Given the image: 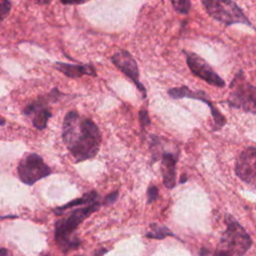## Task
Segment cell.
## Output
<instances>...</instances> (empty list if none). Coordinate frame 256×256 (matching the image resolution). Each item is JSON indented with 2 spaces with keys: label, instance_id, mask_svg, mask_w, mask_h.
I'll return each mask as SVG.
<instances>
[{
  "label": "cell",
  "instance_id": "26",
  "mask_svg": "<svg viewBox=\"0 0 256 256\" xmlns=\"http://www.w3.org/2000/svg\"><path fill=\"white\" fill-rule=\"evenodd\" d=\"M4 124H5V119L0 116V125H4Z\"/></svg>",
  "mask_w": 256,
  "mask_h": 256
},
{
  "label": "cell",
  "instance_id": "14",
  "mask_svg": "<svg viewBox=\"0 0 256 256\" xmlns=\"http://www.w3.org/2000/svg\"><path fill=\"white\" fill-rule=\"evenodd\" d=\"M97 197H98V194H97L96 191H90V192L86 193L85 195H83V197H81V198L74 199V200L68 202L67 204H65L63 206L55 208L53 210V212L56 215H60V213H63V211H65L68 208H71V207H74V206H78V205H83V204H91L93 202H96Z\"/></svg>",
  "mask_w": 256,
  "mask_h": 256
},
{
  "label": "cell",
  "instance_id": "22",
  "mask_svg": "<svg viewBox=\"0 0 256 256\" xmlns=\"http://www.w3.org/2000/svg\"><path fill=\"white\" fill-rule=\"evenodd\" d=\"M88 0H61L63 4H81Z\"/></svg>",
  "mask_w": 256,
  "mask_h": 256
},
{
  "label": "cell",
  "instance_id": "20",
  "mask_svg": "<svg viewBox=\"0 0 256 256\" xmlns=\"http://www.w3.org/2000/svg\"><path fill=\"white\" fill-rule=\"evenodd\" d=\"M139 120H140V124L142 126V128H144L145 126L150 124V119L148 116V112L145 109L140 110L139 112Z\"/></svg>",
  "mask_w": 256,
  "mask_h": 256
},
{
  "label": "cell",
  "instance_id": "24",
  "mask_svg": "<svg viewBox=\"0 0 256 256\" xmlns=\"http://www.w3.org/2000/svg\"><path fill=\"white\" fill-rule=\"evenodd\" d=\"M0 256H8V250L0 247Z\"/></svg>",
  "mask_w": 256,
  "mask_h": 256
},
{
  "label": "cell",
  "instance_id": "7",
  "mask_svg": "<svg viewBox=\"0 0 256 256\" xmlns=\"http://www.w3.org/2000/svg\"><path fill=\"white\" fill-rule=\"evenodd\" d=\"M186 55V62L190 71L200 79L204 80L208 84L223 88L225 86V81L214 71L211 65L206 62L202 57L194 52L183 51Z\"/></svg>",
  "mask_w": 256,
  "mask_h": 256
},
{
  "label": "cell",
  "instance_id": "6",
  "mask_svg": "<svg viewBox=\"0 0 256 256\" xmlns=\"http://www.w3.org/2000/svg\"><path fill=\"white\" fill-rule=\"evenodd\" d=\"M51 173L50 167L46 165L42 157L36 153L26 155L18 164V176L20 180L27 185H33L38 180Z\"/></svg>",
  "mask_w": 256,
  "mask_h": 256
},
{
  "label": "cell",
  "instance_id": "17",
  "mask_svg": "<svg viewBox=\"0 0 256 256\" xmlns=\"http://www.w3.org/2000/svg\"><path fill=\"white\" fill-rule=\"evenodd\" d=\"M199 254H200V256H232L227 251H225L219 247H218V249H216L215 252H211L210 250H208L206 248H202L200 250Z\"/></svg>",
  "mask_w": 256,
  "mask_h": 256
},
{
  "label": "cell",
  "instance_id": "3",
  "mask_svg": "<svg viewBox=\"0 0 256 256\" xmlns=\"http://www.w3.org/2000/svg\"><path fill=\"white\" fill-rule=\"evenodd\" d=\"M226 229L219 242V248L232 256H243L251 247L252 239L246 230L230 215L226 218Z\"/></svg>",
  "mask_w": 256,
  "mask_h": 256
},
{
  "label": "cell",
  "instance_id": "2",
  "mask_svg": "<svg viewBox=\"0 0 256 256\" xmlns=\"http://www.w3.org/2000/svg\"><path fill=\"white\" fill-rule=\"evenodd\" d=\"M99 206L98 202H93L85 207L71 211L66 217L59 219L55 223V240L62 252L65 253L79 248L80 240L73 237L72 234L87 217L98 210Z\"/></svg>",
  "mask_w": 256,
  "mask_h": 256
},
{
  "label": "cell",
  "instance_id": "15",
  "mask_svg": "<svg viewBox=\"0 0 256 256\" xmlns=\"http://www.w3.org/2000/svg\"><path fill=\"white\" fill-rule=\"evenodd\" d=\"M151 227V232H148L146 234L147 238H152V239H164L166 236H173L176 237L174 233H172L166 226H161L156 223H152L150 225Z\"/></svg>",
  "mask_w": 256,
  "mask_h": 256
},
{
  "label": "cell",
  "instance_id": "10",
  "mask_svg": "<svg viewBox=\"0 0 256 256\" xmlns=\"http://www.w3.org/2000/svg\"><path fill=\"white\" fill-rule=\"evenodd\" d=\"M112 62L120 71H122L128 78H130L135 83L138 90L141 91L143 97L145 98L146 89L139 81L138 66L132 55L125 50H120L112 56Z\"/></svg>",
  "mask_w": 256,
  "mask_h": 256
},
{
  "label": "cell",
  "instance_id": "9",
  "mask_svg": "<svg viewBox=\"0 0 256 256\" xmlns=\"http://www.w3.org/2000/svg\"><path fill=\"white\" fill-rule=\"evenodd\" d=\"M235 172L242 181L256 186V147H248L239 154Z\"/></svg>",
  "mask_w": 256,
  "mask_h": 256
},
{
  "label": "cell",
  "instance_id": "5",
  "mask_svg": "<svg viewBox=\"0 0 256 256\" xmlns=\"http://www.w3.org/2000/svg\"><path fill=\"white\" fill-rule=\"evenodd\" d=\"M230 88L227 100L229 106L256 113V86L247 82L241 71L234 77Z\"/></svg>",
  "mask_w": 256,
  "mask_h": 256
},
{
  "label": "cell",
  "instance_id": "8",
  "mask_svg": "<svg viewBox=\"0 0 256 256\" xmlns=\"http://www.w3.org/2000/svg\"><path fill=\"white\" fill-rule=\"evenodd\" d=\"M168 95L173 99H182V98H191L195 100H199L207 104L210 108L211 115L213 117L215 128L214 130L221 129L225 123L226 119L225 117L220 113V111L214 107L212 102L209 100L208 96L203 91H192L187 86H181V87H174L168 90Z\"/></svg>",
  "mask_w": 256,
  "mask_h": 256
},
{
  "label": "cell",
  "instance_id": "13",
  "mask_svg": "<svg viewBox=\"0 0 256 256\" xmlns=\"http://www.w3.org/2000/svg\"><path fill=\"white\" fill-rule=\"evenodd\" d=\"M57 70L65 74L70 78H79L83 75L96 76V70L93 65H73L63 62H57L55 64Z\"/></svg>",
  "mask_w": 256,
  "mask_h": 256
},
{
  "label": "cell",
  "instance_id": "23",
  "mask_svg": "<svg viewBox=\"0 0 256 256\" xmlns=\"http://www.w3.org/2000/svg\"><path fill=\"white\" fill-rule=\"evenodd\" d=\"M106 252H107V249H105V248H100V249H98V250L95 252L94 256H103Z\"/></svg>",
  "mask_w": 256,
  "mask_h": 256
},
{
  "label": "cell",
  "instance_id": "16",
  "mask_svg": "<svg viewBox=\"0 0 256 256\" xmlns=\"http://www.w3.org/2000/svg\"><path fill=\"white\" fill-rule=\"evenodd\" d=\"M173 8L176 12L182 15H186L189 13L191 8V1L190 0H170Z\"/></svg>",
  "mask_w": 256,
  "mask_h": 256
},
{
  "label": "cell",
  "instance_id": "1",
  "mask_svg": "<svg viewBox=\"0 0 256 256\" xmlns=\"http://www.w3.org/2000/svg\"><path fill=\"white\" fill-rule=\"evenodd\" d=\"M62 139L75 160L81 162L98 153L101 134L91 119L81 118L76 111H70L63 121Z\"/></svg>",
  "mask_w": 256,
  "mask_h": 256
},
{
  "label": "cell",
  "instance_id": "25",
  "mask_svg": "<svg viewBox=\"0 0 256 256\" xmlns=\"http://www.w3.org/2000/svg\"><path fill=\"white\" fill-rule=\"evenodd\" d=\"M38 4H48L51 0H35Z\"/></svg>",
  "mask_w": 256,
  "mask_h": 256
},
{
  "label": "cell",
  "instance_id": "4",
  "mask_svg": "<svg viewBox=\"0 0 256 256\" xmlns=\"http://www.w3.org/2000/svg\"><path fill=\"white\" fill-rule=\"evenodd\" d=\"M207 14L225 25L245 24L252 27L242 9L233 0H202Z\"/></svg>",
  "mask_w": 256,
  "mask_h": 256
},
{
  "label": "cell",
  "instance_id": "18",
  "mask_svg": "<svg viewBox=\"0 0 256 256\" xmlns=\"http://www.w3.org/2000/svg\"><path fill=\"white\" fill-rule=\"evenodd\" d=\"M11 10V3L8 0H0V20H3Z\"/></svg>",
  "mask_w": 256,
  "mask_h": 256
},
{
  "label": "cell",
  "instance_id": "12",
  "mask_svg": "<svg viewBox=\"0 0 256 256\" xmlns=\"http://www.w3.org/2000/svg\"><path fill=\"white\" fill-rule=\"evenodd\" d=\"M176 162L177 156L172 153H164L162 155L161 172L163 183L166 188L172 189L176 184Z\"/></svg>",
  "mask_w": 256,
  "mask_h": 256
},
{
  "label": "cell",
  "instance_id": "19",
  "mask_svg": "<svg viewBox=\"0 0 256 256\" xmlns=\"http://www.w3.org/2000/svg\"><path fill=\"white\" fill-rule=\"evenodd\" d=\"M158 197V188L156 186L151 185L148 189H147V202L149 204H151L152 202H154Z\"/></svg>",
  "mask_w": 256,
  "mask_h": 256
},
{
  "label": "cell",
  "instance_id": "21",
  "mask_svg": "<svg viewBox=\"0 0 256 256\" xmlns=\"http://www.w3.org/2000/svg\"><path fill=\"white\" fill-rule=\"evenodd\" d=\"M117 198H118V191H114V192L108 194V195L105 197L103 203H104L105 205L113 204V203L117 200Z\"/></svg>",
  "mask_w": 256,
  "mask_h": 256
},
{
  "label": "cell",
  "instance_id": "11",
  "mask_svg": "<svg viewBox=\"0 0 256 256\" xmlns=\"http://www.w3.org/2000/svg\"><path fill=\"white\" fill-rule=\"evenodd\" d=\"M25 115L34 114L32 122L35 128L38 130H43L47 126V122L49 118L52 116L51 112L44 106V102L36 101L26 106L24 109Z\"/></svg>",
  "mask_w": 256,
  "mask_h": 256
}]
</instances>
